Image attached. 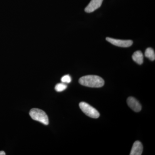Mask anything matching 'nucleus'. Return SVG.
<instances>
[{
    "mask_svg": "<svg viewBox=\"0 0 155 155\" xmlns=\"http://www.w3.org/2000/svg\"><path fill=\"white\" fill-rule=\"evenodd\" d=\"M106 40L110 43L112 45H114L116 46L119 47L127 48L131 46L133 44V42L130 40H123L116 39L111 38L107 37L106 38Z\"/></svg>",
    "mask_w": 155,
    "mask_h": 155,
    "instance_id": "20e7f679",
    "label": "nucleus"
},
{
    "mask_svg": "<svg viewBox=\"0 0 155 155\" xmlns=\"http://www.w3.org/2000/svg\"><path fill=\"white\" fill-rule=\"evenodd\" d=\"M143 150V147L140 142L136 141L134 143L130 155H141Z\"/></svg>",
    "mask_w": 155,
    "mask_h": 155,
    "instance_id": "0eeeda50",
    "label": "nucleus"
},
{
    "mask_svg": "<svg viewBox=\"0 0 155 155\" xmlns=\"http://www.w3.org/2000/svg\"><path fill=\"white\" fill-rule=\"evenodd\" d=\"M61 80L62 83H69L71 82L72 79H71V77H70V75H64L63 77H62Z\"/></svg>",
    "mask_w": 155,
    "mask_h": 155,
    "instance_id": "9b49d317",
    "label": "nucleus"
},
{
    "mask_svg": "<svg viewBox=\"0 0 155 155\" xmlns=\"http://www.w3.org/2000/svg\"><path fill=\"white\" fill-rule=\"evenodd\" d=\"M79 107L82 112L89 117L94 119H97L99 117L100 114L98 111L87 103L81 102L79 104Z\"/></svg>",
    "mask_w": 155,
    "mask_h": 155,
    "instance_id": "7ed1b4c3",
    "label": "nucleus"
},
{
    "mask_svg": "<svg viewBox=\"0 0 155 155\" xmlns=\"http://www.w3.org/2000/svg\"><path fill=\"white\" fill-rule=\"evenodd\" d=\"M145 56L151 61H154L155 59V51L153 49L149 48L146 50Z\"/></svg>",
    "mask_w": 155,
    "mask_h": 155,
    "instance_id": "1a4fd4ad",
    "label": "nucleus"
},
{
    "mask_svg": "<svg viewBox=\"0 0 155 155\" xmlns=\"http://www.w3.org/2000/svg\"><path fill=\"white\" fill-rule=\"evenodd\" d=\"M127 105L135 112H140L141 110V104L137 100L133 97H129L127 100Z\"/></svg>",
    "mask_w": 155,
    "mask_h": 155,
    "instance_id": "423d86ee",
    "label": "nucleus"
},
{
    "mask_svg": "<svg viewBox=\"0 0 155 155\" xmlns=\"http://www.w3.org/2000/svg\"><path fill=\"white\" fill-rule=\"evenodd\" d=\"M103 0H91L90 2L85 8L87 13H90L99 8L101 6Z\"/></svg>",
    "mask_w": 155,
    "mask_h": 155,
    "instance_id": "39448f33",
    "label": "nucleus"
},
{
    "mask_svg": "<svg viewBox=\"0 0 155 155\" xmlns=\"http://www.w3.org/2000/svg\"><path fill=\"white\" fill-rule=\"evenodd\" d=\"M79 83L83 86L91 87H101L104 84L102 78L94 75H88L81 78Z\"/></svg>",
    "mask_w": 155,
    "mask_h": 155,
    "instance_id": "f257e3e1",
    "label": "nucleus"
},
{
    "mask_svg": "<svg viewBox=\"0 0 155 155\" xmlns=\"http://www.w3.org/2000/svg\"><path fill=\"white\" fill-rule=\"evenodd\" d=\"M29 115L32 119L38 121L45 125L49 124L48 117L44 111L37 108H33L30 110Z\"/></svg>",
    "mask_w": 155,
    "mask_h": 155,
    "instance_id": "f03ea898",
    "label": "nucleus"
},
{
    "mask_svg": "<svg viewBox=\"0 0 155 155\" xmlns=\"http://www.w3.org/2000/svg\"><path fill=\"white\" fill-rule=\"evenodd\" d=\"M132 59L134 62L139 65L143 63V53L140 51L135 52L132 56Z\"/></svg>",
    "mask_w": 155,
    "mask_h": 155,
    "instance_id": "6e6552de",
    "label": "nucleus"
},
{
    "mask_svg": "<svg viewBox=\"0 0 155 155\" xmlns=\"http://www.w3.org/2000/svg\"><path fill=\"white\" fill-rule=\"evenodd\" d=\"M67 87V84H65V83H59L56 85L55 89L56 91H57L61 92L64 91L65 90H66Z\"/></svg>",
    "mask_w": 155,
    "mask_h": 155,
    "instance_id": "9d476101",
    "label": "nucleus"
},
{
    "mask_svg": "<svg viewBox=\"0 0 155 155\" xmlns=\"http://www.w3.org/2000/svg\"><path fill=\"white\" fill-rule=\"evenodd\" d=\"M5 153L4 151H0V155H5Z\"/></svg>",
    "mask_w": 155,
    "mask_h": 155,
    "instance_id": "f8f14e48",
    "label": "nucleus"
}]
</instances>
